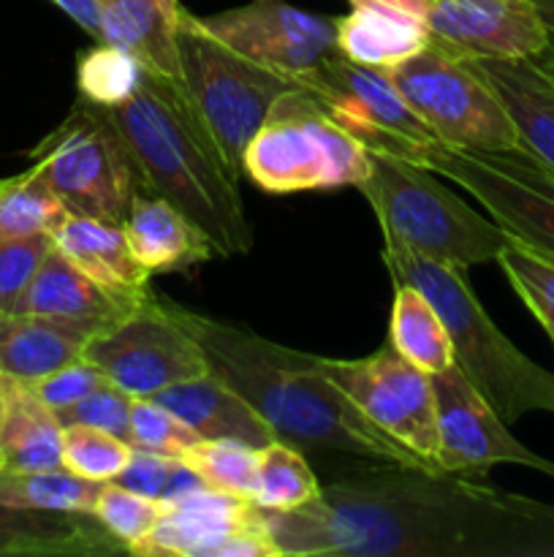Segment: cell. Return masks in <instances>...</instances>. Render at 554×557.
Wrapping results in <instances>:
<instances>
[{
    "label": "cell",
    "instance_id": "1",
    "mask_svg": "<svg viewBox=\"0 0 554 557\" xmlns=\"http://www.w3.org/2000/svg\"><path fill=\"white\" fill-rule=\"evenodd\" d=\"M261 520L288 557H554V506L429 468L375 466Z\"/></svg>",
    "mask_w": 554,
    "mask_h": 557
},
{
    "label": "cell",
    "instance_id": "2",
    "mask_svg": "<svg viewBox=\"0 0 554 557\" xmlns=\"http://www.w3.org/2000/svg\"><path fill=\"white\" fill-rule=\"evenodd\" d=\"M168 308L204 348L212 373L234 386L280 441L302 451H340L373 466L429 468L337 389L320 368V357L277 346L244 326L190 313L182 305L168 302Z\"/></svg>",
    "mask_w": 554,
    "mask_h": 557
},
{
    "label": "cell",
    "instance_id": "3",
    "mask_svg": "<svg viewBox=\"0 0 554 557\" xmlns=\"http://www.w3.org/2000/svg\"><path fill=\"white\" fill-rule=\"evenodd\" d=\"M109 114L128 141L147 190L182 210L223 259L253 250L239 194L242 172L221 150L182 82L144 69L134 96Z\"/></svg>",
    "mask_w": 554,
    "mask_h": 557
},
{
    "label": "cell",
    "instance_id": "4",
    "mask_svg": "<svg viewBox=\"0 0 554 557\" xmlns=\"http://www.w3.org/2000/svg\"><path fill=\"white\" fill-rule=\"evenodd\" d=\"M383 264L391 281L411 283L435 305L451 335L454 364L505 424L532 411L554 413V373L525 357L498 330L465 270L394 245H383Z\"/></svg>",
    "mask_w": 554,
    "mask_h": 557
},
{
    "label": "cell",
    "instance_id": "5",
    "mask_svg": "<svg viewBox=\"0 0 554 557\" xmlns=\"http://www.w3.org/2000/svg\"><path fill=\"white\" fill-rule=\"evenodd\" d=\"M383 232V245L413 250L459 270L498 259L508 232L483 218L432 169L369 150V172L356 185Z\"/></svg>",
    "mask_w": 554,
    "mask_h": 557
},
{
    "label": "cell",
    "instance_id": "6",
    "mask_svg": "<svg viewBox=\"0 0 554 557\" xmlns=\"http://www.w3.org/2000/svg\"><path fill=\"white\" fill-rule=\"evenodd\" d=\"M242 172L266 194H304L353 185L369 172V150L313 98L291 87L250 139Z\"/></svg>",
    "mask_w": 554,
    "mask_h": 557
},
{
    "label": "cell",
    "instance_id": "7",
    "mask_svg": "<svg viewBox=\"0 0 554 557\" xmlns=\"http://www.w3.org/2000/svg\"><path fill=\"white\" fill-rule=\"evenodd\" d=\"M30 166L76 215L123 223L139 190H147L128 141L109 109L76 101L58 128L30 150Z\"/></svg>",
    "mask_w": 554,
    "mask_h": 557
},
{
    "label": "cell",
    "instance_id": "8",
    "mask_svg": "<svg viewBox=\"0 0 554 557\" xmlns=\"http://www.w3.org/2000/svg\"><path fill=\"white\" fill-rule=\"evenodd\" d=\"M386 74L440 145L456 150H505L519 145V131L508 109L470 54L429 38L421 52Z\"/></svg>",
    "mask_w": 554,
    "mask_h": 557
},
{
    "label": "cell",
    "instance_id": "9",
    "mask_svg": "<svg viewBox=\"0 0 554 557\" xmlns=\"http://www.w3.org/2000/svg\"><path fill=\"white\" fill-rule=\"evenodd\" d=\"M179 76L190 101L215 134L231 166L242 172V158L255 131L269 117L282 92L297 87L293 76L253 63L234 52L199 25L196 14H182L177 38Z\"/></svg>",
    "mask_w": 554,
    "mask_h": 557
},
{
    "label": "cell",
    "instance_id": "10",
    "mask_svg": "<svg viewBox=\"0 0 554 557\" xmlns=\"http://www.w3.org/2000/svg\"><path fill=\"white\" fill-rule=\"evenodd\" d=\"M421 166L465 188L503 232L554 259V169L527 147L456 150L432 145Z\"/></svg>",
    "mask_w": 554,
    "mask_h": 557
},
{
    "label": "cell",
    "instance_id": "11",
    "mask_svg": "<svg viewBox=\"0 0 554 557\" xmlns=\"http://www.w3.org/2000/svg\"><path fill=\"white\" fill-rule=\"evenodd\" d=\"M293 82L367 150L421 163L424 152L440 145L386 71L367 69L345 54L331 52L313 69L293 76Z\"/></svg>",
    "mask_w": 554,
    "mask_h": 557
},
{
    "label": "cell",
    "instance_id": "12",
    "mask_svg": "<svg viewBox=\"0 0 554 557\" xmlns=\"http://www.w3.org/2000/svg\"><path fill=\"white\" fill-rule=\"evenodd\" d=\"M81 359L134 397H155L212 370L199 341L155 292L123 321L98 332Z\"/></svg>",
    "mask_w": 554,
    "mask_h": 557
},
{
    "label": "cell",
    "instance_id": "13",
    "mask_svg": "<svg viewBox=\"0 0 554 557\" xmlns=\"http://www.w3.org/2000/svg\"><path fill=\"white\" fill-rule=\"evenodd\" d=\"M320 368L375 428L440 471L432 375L407 362L391 343L364 359L320 357Z\"/></svg>",
    "mask_w": 554,
    "mask_h": 557
},
{
    "label": "cell",
    "instance_id": "14",
    "mask_svg": "<svg viewBox=\"0 0 554 557\" xmlns=\"http://www.w3.org/2000/svg\"><path fill=\"white\" fill-rule=\"evenodd\" d=\"M128 555L280 557V549L266 533L255 500L204 487L163 506L155 528Z\"/></svg>",
    "mask_w": 554,
    "mask_h": 557
},
{
    "label": "cell",
    "instance_id": "15",
    "mask_svg": "<svg viewBox=\"0 0 554 557\" xmlns=\"http://www.w3.org/2000/svg\"><path fill=\"white\" fill-rule=\"evenodd\" d=\"M438 403V466L465 479H483L492 466H525L554 479V462L511 435L508 424L483 400L456 364L432 375Z\"/></svg>",
    "mask_w": 554,
    "mask_h": 557
},
{
    "label": "cell",
    "instance_id": "16",
    "mask_svg": "<svg viewBox=\"0 0 554 557\" xmlns=\"http://www.w3.org/2000/svg\"><path fill=\"white\" fill-rule=\"evenodd\" d=\"M206 33L266 69L297 76L337 52V20L286 0H250L239 9L196 16Z\"/></svg>",
    "mask_w": 554,
    "mask_h": 557
},
{
    "label": "cell",
    "instance_id": "17",
    "mask_svg": "<svg viewBox=\"0 0 554 557\" xmlns=\"http://www.w3.org/2000/svg\"><path fill=\"white\" fill-rule=\"evenodd\" d=\"M429 36L470 58L530 60L552 41L532 0H429Z\"/></svg>",
    "mask_w": 554,
    "mask_h": 557
},
{
    "label": "cell",
    "instance_id": "18",
    "mask_svg": "<svg viewBox=\"0 0 554 557\" xmlns=\"http://www.w3.org/2000/svg\"><path fill=\"white\" fill-rule=\"evenodd\" d=\"M150 286L139 292H114V288L101 286L90 275H85L74 261L65 259L52 243L22 299L20 313L74 321V324L101 332L134 313L150 297Z\"/></svg>",
    "mask_w": 554,
    "mask_h": 557
},
{
    "label": "cell",
    "instance_id": "19",
    "mask_svg": "<svg viewBox=\"0 0 554 557\" xmlns=\"http://www.w3.org/2000/svg\"><path fill=\"white\" fill-rule=\"evenodd\" d=\"M119 226L134 256L152 275L190 270L217 256L212 239L182 210L152 190L134 196Z\"/></svg>",
    "mask_w": 554,
    "mask_h": 557
},
{
    "label": "cell",
    "instance_id": "20",
    "mask_svg": "<svg viewBox=\"0 0 554 557\" xmlns=\"http://www.w3.org/2000/svg\"><path fill=\"white\" fill-rule=\"evenodd\" d=\"M123 544L92 515L41 511L0 504V555L109 557Z\"/></svg>",
    "mask_w": 554,
    "mask_h": 557
},
{
    "label": "cell",
    "instance_id": "21",
    "mask_svg": "<svg viewBox=\"0 0 554 557\" xmlns=\"http://www.w3.org/2000/svg\"><path fill=\"white\" fill-rule=\"evenodd\" d=\"M150 400L177 413L201 438H234L255 449L277 441V433L266 424V419L212 370L199 379L168 386Z\"/></svg>",
    "mask_w": 554,
    "mask_h": 557
},
{
    "label": "cell",
    "instance_id": "22",
    "mask_svg": "<svg viewBox=\"0 0 554 557\" xmlns=\"http://www.w3.org/2000/svg\"><path fill=\"white\" fill-rule=\"evenodd\" d=\"M179 0H101V41L134 54L147 71L182 82L177 38Z\"/></svg>",
    "mask_w": 554,
    "mask_h": 557
},
{
    "label": "cell",
    "instance_id": "23",
    "mask_svg": "<svg viewBox=\"0 0 554 557\" xmlns=\"http://www.w3.org/2000/svg\"><path fill=\"white\" fill-rule=\"evenodd\" d=\"M98 332L74 321L36 313H0V370L11 379H47L76 362Z\"/></svg>",
    "mask_w": 554,
    "mask_h": 557
},
{
    "label": "cell",
    "instance_id": "24",
    "mask_svg": "<svg viewBox=\"0 0 554 557\" xmlns=\"http://www.w3.org/2000/svg\"><path fill=\"white\" fill-rule=\"evenodd\" d=\"M0 468L54 471L63 468V424L27 381L3 375Z\"/></svg>",
    "mask_w": 554,
    "mask_h": 557
},
{
    "label": "cell",
    "instance_id": "25",
    "mask_svg": "<svg viewBox=\"0 0 554 557\" xmlns=\"http://www.w3.org/2000/svg\"><path fill=\"white\" fill-rule=\"evenodd\" d=\"M52 243L101 286L114 292H139L150 286L152 272L136 259L119 223L68 212L52 232Z\"/></svg>",
    "mask_w": 554,
    "mask_h": 557
},
{
    "label": "cell",
    "instance_id": "26",
    "mask_svg": "<svg viewBox=\"0 0 554 557\" xmlns=\"http://www.w3.org/2000/svg\"><path fill=\"white\" fill-rule=\"evenodd\" d=\"M508 109L519 145L554 169V85L532 60L476 58Z\"/></svg>",
    "mask_w": 554,
    "mask_h": 557
},
{
    "label": "cell",
    "instance_id": "27",
    "mask_svg": "<svg viewBox=\"0 0 554 557\" xmlns=\"http://www.w3.org/2000/svg\"><path fill=\"white\" fill-rule=\"evenodd\" d=\"M429 27L400 11L356 5L337 20V52L367 69L389 71L429 44Z\"/></svg>",
    "mask_w": 554,
    "mask_h": 557
},
{
    "label": "cell",
    "instance_id": "28",
    "mask_svg": "<svg viewBox=\"0 0 554 557\" xmlns=\"http://www.w3.org/2000/svg\"><path fill=\"white\" fill-rule=\"evenodd\" d=\"M389 343L424 373H443L454 364V346L435 305L411 283H394Z\"/></svg>",
    "mask_w": 554,
    "mask_h": 557
},
{
    "label": "cell",
    "instance_id": "29",
    "mask_svg": "<svg viewBox=\"0 0 554 557\" xmlns=\"http://www.w3.org/2000/svg\"><path fill=\"white\" fill-rule=\"evenodd\" d=\"M103 482H90L65 468L54 471H3L0 468V504L41 511L92 515Z\"/></svg>",
    "mask_w": 554,
    "mask_h": 557
},
{
    "label": "cell",
    "instance_id": "30",
    "mask_svg": "<svg viewBox=\"0 0 554 557\" xmlns=\"http://www.w3.org/2000/svg\"><path fill=\"white\" fill-rule=\"evenodd\" d=\"M65 215L68 207L33 166L0 180V239L52 234Z\"/></svg>",
    "mask_w": 554,
    "mask_h": 557
},
{
    "label": "cell",
    "instance_id": "31",
    "mask_svg": "<svg viewBox=\"0 0 554 557\" xmlns=\"http://www.w3.org/2000/svg\"><path fill=\"white\" fill-rule=\"evenodd\" d=\"M320 484L302 449L286 441H272L259 449V484L255 506L269 511H288L318 498Z\"/></svg>",
    "mask_w": 554,
    "mask_h": 557
},
{
    "label": "cell",
    "instance_id": "32",
    "mask_svg": "<svg viewBox=\"0 0 554 557\" xmlns=\"http://www.w3.org/2000/svg\"><path fill=\"white\" fill-rule=\"evenodd\" d=\"M179 460L201 479L206 490L255 498L259 484V449L234 438H201Z\"/></svg>",
    "mask_w": 554,
    "mask_h": 557
},
{
    "label": "cell",
    "instance_id": "33",
    "mask_svg": "<svg viewBox=\"0 0 554 557\" xmlns=\"http://www.w3.org/2000/svg\"><path fill=\"white\" fill-rule=\"evenodd\" d=\"M144 65L114 44H96L76 60L79 98L101 109H114L128 101L141 85Z\"/></svg>",
    "mask_w": 554,
    "mask_h": 557
},
{
    "label": "cell",
    "instance_id": "34",
    "mask_svg": "<svg viewBox=\"0 0 554 557\" xmlns=\"http://www.w3.org/2000/svg\"><path fill=\"white\" fill-rule=\"evenodd\" d=\"M500 270L505 272L514 292L519 294L521 302L527 305L538 324L546 330L554 343V259L519 243L508 234V243L500 250L498 259Z\"/></svg>",
    "mask_w": 554,
    "mask_h": 557
},
{
    "label": "cell",
    "instance_id": "35",
    "mask_svg": "<svg viewBox=\"0 0 554 557\" xmlns=\"http://www.w3.org/2000/svg\"><path fill=\"white\" fill-rule=\"evenodd\" d=\"M134 446L125 438L87 424L63 428V468L90 482H112L130 460Z\"/></svg>",
    "mask_w": 554,
    "mask_h": 557
},
{
    "label": "cell",
    "instance_id": "36",
    "mask_svg": "<svg viewBox=\"0 0 554 557\" xmlns=\"http://www.w3.org/2000/svg\"><path fill=\"white\" fill-rule=\"evenodd\" d=\"M161 511L163 506L155 498H147L114 482H103L92 506V517L123 544L125 553L155 528Z\"/></svg>",
    "mask_w": 554,
    "mask_h": 557
},
{
    "label": "cell",
    "instance_id": "37",
    "mask_svg": "<svg viewBox=\"0 0 554 557\" xmlns=\"http://www.w3.org/2000/svg\"><path fill=\"white\" fill-rule=\"evenodd\" d=\"M199 441L201 435L188 422H182L177 413L168 411L166 406L150 400V397H136L134 400L128 433V444L134 449H144L152 451V455L179 460Z\"/></svg>",
    "mask_w": 554,
    "mask_h": 557
},
{
    "label": "cell",
    "instance_id": "38",
    "mask_svg": "<svg viewBox=\"0 0 554 557\" xmlns=\"http://www.w3.org/2000/svg\"><path fill=\"white\" fill-rule=\"evenodd\" d=\"M52 248V234L0 239V313H20V305Z\"/></svg>",
    "mask_w": 554,
    "mask_h": 557
},
{
    "label": "cell",
    "instance_id": "39",
    "mask_svg": "<svg viewBox=\"0 0 554 557\" xmlns=\"http://www.w3.org/2000/svg\"><path fill=\"white\" fill-rule=\"evenodd\" d=\"M134 395L123 389V386L103 381L98 389H92L85 400L74 403L71 408H63L58 413L60 424L71 428V424H87V428H98L103 433H112L117 438L128 441L130 433V413H134Z\"/></svg>",
    "mask_w": 554,
    "mask_h": 557
},
{
    "label": "cell",
    "instance_id": "40",
    "mask_svg": "<svg viewBox=\"0 0 554 557\" xmlns=\"http://www.w3.org/2000/svg\"><path fill=\"white\" fill-rule=\"evenodd\" d=\"M106 381V375L90 364L87 359H76V362L65 364V368L54 370L47 379L36 381V392L43 403H47L52 411H63V408H71L74 403L85 400L92 389Z\"/></svg>",
    "mask_w": 554,
    "mask_h": 557
},
{
    "label": "cell",
    "instance_id": "41",
    "mask_svg": "<svg viewBox=\"0 0 554 557\" xmlns=\"http://www.w3.org/2000/svg\"><path fill=\"white\" fill-rule=\"evenodd\" d=\"M179 460L163 455H152V451L134 449L130 451V460L117 476L112 479L114 484H123V487L134 490V493L147 495V498H155L161 504L163 493H166L168 482H172L174 471H177Z\"/></svg>",
    "mask_w": 554,
    "mask_h": 557
},
{
    "label": "cell",
    "instance_id": "42",
    "mask_svg": "<svg viewBox=\"0 0 554 557\" xmlns=\"http://www.w3.org/2000/svg\"><path fill=\"white\" fill-rule=\"evenodd\" d=\"M92 41H101V0H52Z\"/></svg>",
    "mask_w": 554,
    "mask_h": 557
},
{
    "label": "cell",
    "instance_id": "43",
    "mask_svg": "<svg viewBox=\"0 0 554 557\" xmlns=\"http://www.w3.org/2000/svg\"><path fill=\"white\" fill-rule=\"evenodd\" d=\"M348 3H351L353 9H356V5H375V9L400 11V14L413 16V20H418L427 25L429 0H348Z\"/></svg>",
    "mask_w": 554,
    "mask_h": 557
},
{
    "label": "cell",
    "instance_id": "44",
    "mask_svg": "<svg viewBox=\"0 0 554 557\" xmlns=\"http://www.w3.org/2000/svg\"><path fill=\"white\" fill-rule=\"evenodd\" d=\"M530 60H532V65H536V69L541 71V74L554 85V33H552V41H549V47Z\"/></svg>",
    "mask_w": 554,
    "mask_h": 557
},
{
    "label": "cell",
    "instance_id": "45",
    "mask_svg": "<svg viewBox=\"0 0 554 557\" xmlns=\"http://www.w3.org/2000/svg\"><path fill=\"white\" fill-rule=\"evenodd\" d=\"M538 9V14H541L543 25L549 27V33H554V0H532Z\"/></svg>",
    "mask_w": 554,
    "mask_h": 557
},
{
    "label": "cell",
    "instance_id": "46",
    "mask_svg": "<svg viewBox=\"0 0 554 557\" xmlns=\"http://www.w3.org/2000/svg\"><path fill=\"white\" fill-rule=\"evenodd\" d=\"M0 413H3V370H0Z\"/></svg>",
    "mask_w": 554,
    "mask_h": 557
}]
</instances>
